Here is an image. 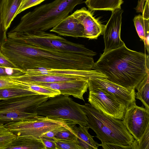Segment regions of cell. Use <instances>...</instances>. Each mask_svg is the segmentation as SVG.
Segmentation results:
<instances>
[{
	"label": "cell",
	"mask_w": 149,
	"mask_h": 149,
	"mask_svg": "<svg viewBox=\"0 0 149 149\" xmlns=\"http://www.w3.org/2000/svg\"><path fill=\"white\" fill-rule=\"evenodd\" d=\"M23 74V71L19 68H13L0 66V77L15 76Z\"/></svg>",
	"instance_id": "cell-32"
},
{
	"label": "cell",
	"mask_w": 149,
	"mask_h": 149,
	"mask_svg": "<svg viewBox=\"0 0 149 149\" xmlns=\"http://www.w3.org/2000/svg\"><path fill=\"white\" fill-rule=\"evenodd\" d=\"M7 37L26 44L42 48L58 49L93 57L95 52L84 45L70 41L55 34L45 31L8 33Z\"/></svg>",
	"instance_id": "cell-5"
},
{
	"label": "cell",
	"mask_w": 149,
	"mask_h": 149,
	"mask_svg": "<svg viewBox=\"0 0 149 149\" xmlns=\"http://www.w3.org/2000/svg\"><path fill=\"white\" fill-rule=\"evenodd\" d=\"M72 14L84 27L83 38L97 39L102 33L104 26L95 18L85 7L77 10Z\"/></svg>",
	"instance_id": "cell-14"
},
{
	"label": "cell",
	"mask_w": 149,
	"mask_h": 149,
	"mask_svg": "<svg viewBox=\"0 0 149 149\" xmlns=\"http://www.w3.org/2000/svg\"><path fill=\"white\" fill-rule=\"evenodd\" d=\"M4 54L23 71L38 68L89 70L95 63L92 56L37 47L12 39L6 44Z\"/></svg>",
	"instance_id": "cell-1"
},
{
	"label": "cell",
	"mask_w": 149,
	"mask_h": 149,
	"mask_svg": "<svg viewBox=\"0 0 149 149\" xmlns=\"http://www.w3.org/2000/svg\"><path fill=\"white\" fill-rule=\"evenodd\" d=\"M133 21L137 32L143 42L148 53L149 51V19L144 18L142 15L136 16Z\"/></svg>",
	"instance_id": "cell-21"
},
{
	"label": "cell",
	"mask_w": 149,
	"mask_h": 149,
	"mask_svg": "<svg viewBox=\"0 0 149 149\" xmlns=\"http://www.w3.org/2000/svg\"><path fill=\"white\" fill-rule=\"evenodd\" d=\"M149 0H138L137 5L134 8L137 13H141L143 17L149 19Z\"/></svg>",
	"instance_id": "cell-31"
},
{
	"label": "cell",
	"mask_w": 149,
	"mask_h": 149,
	"mask_svg": "<svg viewBox=\"0 0 149 149\" xmlns=\"http://www.w3.org/2000/svg\"><path fill=\"white\" fill-rule=\"evenodd\" d=\"M49 98L38 94L0 100V123L5 124L35 119L38 107Z\"/></svg>",
	"instance_id": "cell-7"
},
{
	"label": "cell",
	"mask_w": 149,
	"mask_h": 149,
	"mask_svg": "<svg viewBox=\"0 0 149 149\" xmlns=\"http://www.w3.org/2000/svg\"><path fill=\"white\" fill-rule=\"evenodd\" d=\"M82 25L72 14L60 22L50 30L60 36L74 38L83 37Z\"/></svg>",
	"instance_id": "cell-16"
},
{
	"label": "cell",
	"mask_w": 149,
	"mask_h": 149,
	"mask_svg": "<svg viewBox=\"0 0 149 149\" xmlns=\"http://www.w3.org/2000/svg\"><path fill=\"white\" fill-rule=\"evenodd\" d=\"M4 0H0V48L7 38V30L5 28L2 17V8Z\"/></svg>",
	"instance_id": "cell-33"
},
{
	"label": "cell",
	"mask_w": 149,
	"mask_h": 149,
	"mask_svg": "<svg viewBox=\"0 0 149 149\" xmlns=\"http://www.w3.org/2000/svg\"><path fill=\"white\" fill-rule=\"evenodd\" d=\"M122 121L134 139L138 141L149 125V110L134 104L125 109Z\"/></svg>",
	"instance_id": "cell-10"
},
{
	"label": "cell",
	"mask_w": 149,
	"mask_h": 149,
	"mask_svg": "<svg viewBox=\"0 0 149 149\" xmlns=\"http://www.w3.org/2000/svg\"><path fill=\"white\" fill-rule=\"evenodd\" d=\"M22 0H4L2 8V17L5 29L7 30L16 16L17 12Z\"/></svg>",
	"instance_id": "cell-19"
},
{
	"label": "cell",
	"mask_w": 149,
	"mask_h": 149,
	"mask_svg": "<svg viewBox=\"0 0 149 149\" xmlns=\"http://www.w3.org/2000/svg\"><path fill=\"white\" fill-rule=\"evenodd\" d=\"M45 149L41 139L16 136L7 149Z\"/></svg>",
	"instance_id": "cell-22"
},
{
	"label": "cell",
	"mask_w": 149,
	"mask_h": 149,
	"mask_svg": "<svg viewBox=\"0 0 149 149\" xmlns=\"http://www.w3.org/2000/svg\"><path fill=\"white\" fill-rule=\"evenodd\" d=\"M16 136L40 139L42 135L61 127L71 128L76 125L66 120L38 115L35 119L8 123L4 124Z\"/></svg>",
	"instance_id": "cell-8"
},
{
	"label": "cell",
	"mask_w": 149,
	"mask_h": 149,
	"mask_svg": "<svg viewBox=\"0 0 149 149\" xmlns=\"http://www.w3.org/2000/svg\"><path fill=\"white\" fill-rule=\"evenodd\" d=\"M40 139L44 145L45 149H56L54 139L43 137H41Z\"/></svg>",
	"instance_id": "cell-38"
},
{
	"label": "cell",
	"mask_w": 149,
	"mask_h": 149,
	"mask_svg": "<svg viewBox=\"0 0 149 149\" xmlns=\"http://www.w3.org/2000/svg\"><path fill=\"white\" fill-rule=\"evenodd\" d=\"M0 66L18 68L17 67L5 56L0 51Z\"/></svg>",
	"instance_id": "cell-37"
},
{
	"label": "cell",
	"mask_w": 149,
	"mask_h": 149,
	"mask_svg": "<svg viewBox=\"0 0 149 149\" xmlns=\"http://www.w3.org/2000/svg\"><path fill=\"white\" fill-rule=\"evenodd\" d=\"M132 149H149V125L139 140L132 144Z\"/></svg>",
	"instance_id": "cell-27"
},
{
	"label": "cell",
	"mask_w": 149,
	"mask_h": 149,
	"mask_svg": "<svg viewBox=\"0 0 149 149\" xmlns=\"http://www.w3.org/2000/svg\"><path fill=\"white\" fill-rule=\"evenodd\" d=\"M66 129L73 130L71 128H68L65 127H61L54 129L44 134L41 137L53 139L56 135L58 132Z\"/></svg>",
	"instance_id": "cell-36"
},
{
	"label": "cell",
	"mask_w": 149,
	"mask_h": 149,
	"mask_svg": "<svg viewBox=\"0 0 149 149\" xmlns=\"http://www.w3.org/2000/svg\"><path fill=\"white\" fill-rule=\"evenodd\" d=\"M98 88L105 90L122 104L125 109L136 103L134 89H129L111 82L105 78H91L88 88Z\"/></svg>",
	"instance_id": "cell-11"
},
{
	"label": "cell",
	"mask_w": 149,
	"mask_h": 149,
	"mask_svg": "<svg viewBox=\"0 0 149 149\" xmlns=\"http://www.w3.org/2000/svg\"><path fill=\"white\" fill-rule=\"evenodd\" d=\"M23 74L27 75H55L77 76L87 78H105L103 74L93 70H81L72 69H61L38 68L23 71Z\"/></svg>",
	"instance_id": "cell-15"
},
{
	"label": "cell",
	"mask_w": 149,
	"mask_h": 149,
	"mask_svg": "<svg viewBox=\"0 0 149 149\" xmlns=\"http://www.w3.org/2000/svg\"><path fill=\"white\" fill-rule=\"evenodd\" d=\"M37 115L71 122L87 127L88 117L80 105L69 97L61 94L49 97L37 110Z\"/></svg>",
	"instance_id": "cell-6"
},
{
	"label": "cell",
	"mask_w": 149,
	"mask_h": 149,
	"mask_svg": "<svg viewBox=\"0 0 149 149\" xmlns=\"http://www.w3.org/2000/svg\"><path fill=\"white\" fill-rule=\"evenodd\" d=\"M81 107L88 117L87 127L93 130L101 143L131 145L134 139L122 120L107 116L88 103Z\"/></svg>",
	"instance_id": "cell-4"
},
{
	"label": "cell",
	"mask_w": 149,
	"mask_h": 149,
	"mask_svg": "<svg viewBox=\"0 0 149 149\" xmlns=\"http://www.w3.org/2000/svg\"><path fill=\"white\" fill-rule=\"evenodd\" d=\"M88 102L91 106L104 114L122 120L124 106L105 90L98 88H88Z\"/></svg>",
	"instance_id": "cell-9"
},
{
	"label": "cell",
	"mask_w": 149,
	"mask_h": 149,
	"mask_svg": "<svg viewBox=\"0 0 149 149\" xmlns=\"http://www.w3.org/2000/svg\"><path fill=\"white\" fill-rule=\"evenodd\" d=\"M29 83L56 90L60 92L61 94L67 96L72 95L84 101L83 96L87 91L88 88V80L87 79L54 83L35 82Z\"/></svg>",
	"instance_id": "cell-13"
},
{
	"label": "cell",
	"mask_w": 149,
	"mask_h": 149,
	"mask_svg": "<svg viewBox=\"0 0 149 149\" xmlns=\"http://www.w3.org/2000/svg\"><path fill=\"white\" fill-rule=\"evenodd\" d=\"M123 12L121 8L112 11L109 19L104 26L102 33L105 45L104 53L125 44L120 36L122 15Z\"/></svg>",
	"instance_id": "cell-12"
},
{
	"label": "cell",
	"mask_w": 149,
	"mask_h": 149,
	"mask_svg": "<svg viewBox=\"0 0 149 149\" xmlns=\"http://www.w3.org/2000/svg\"><path fill=\"white\" fill-rule=\"evenodd\" d=\"M12 88H27L22 82L13 81L8 77H0V90Z\"/></svg>",
	"instance_id": "cell-29"
},
{
	"label": "cell",
	"mask_w": 149,
	"mask_h": 149,
	"mask_svg": "<svg viewBox=\"0 0 149 149\" xmlns=\"http://www.w3.org/2000/svg\"><path fill=\"white\" fill-rule=\"evenodd\" d=\"M88 8L91 10L112 11L121 8L123 0H86L84 2Z\"/></svg>",
	"instance_id": "cell-20"
},
{
	"label": "cell",
	"mask_w": 149,
	"mask_h": 149,
	"mask_svg": "<svg viewBox=\"0 0 149 149\" xmlns=\"http://www.w3.org/2000/svg\"><path fill=\"white\" fill-rule=\"evenodd\" d=\"M39 94L27 88H9L0 90V100Z\"/></svg>",
	"instance_id": "cell-24"
},
{
	"label": "cell",
	"mask_w": 149,
	"mask_h": 149,
	"mask_svg": "<svg viewBox=\"0 0 149 149\" xmlns=\"http://www.w3.org/2000/svg\"><path fill=\"white\" fill-rule=\"evenodd\" d=\"M72 128L77 136L79 144L82 149H97L100 146L93 140L94 136L88 133L89 128L81 125L77 127L75 125Z\"/></svg>",
	"instance_id": "cell-18"
},
{
	"label": "cell",
	"mask_w": 149,
	"mask_h": 149,
	"mask_svg": "<svg viewBox=\"0 0 149 149\" xmlns=\"http://www.w3.org/2000/svg\"><path fill=\"white\" fill-rule=\"evenodd\" d=\"M102 148L104 149H132V145H130L125 146L111 143H101L100 144Z\"/></svg>",
	"instance_id": "cell-35"
},
{
	"label": "cell",
	"mask_w": 149,
	"mask_h": 149,
	"mask_svg": "<svg viewBox=\"0 0 149 149\" xmlns=\"http://www.w3.org/2000/svg\"><path fill=\"white\" fill-rule=\"evenodd\" d=\"M56 149H82L77 142L54 138Z\"/></svg>",
	"instance_id": "cell-28"
},
{
	"label": "cell",
	"mask_w": 149,
	"mask_h": 149,
	"mask_svg": "<svg viewBox=\"0 0 149 149\" xmlns=\"http://www.w3.org/2000/svg\"><path fill=\"white\" fill-rule=\"evenodd\" d=\"M92 70L100 73L106 79L125 88L135 89L149 73V56L131 50L124 44L103 53Z\"/></svg>",
	"instance_id": "cell-2"
},
{
	"label": "cell",
	"mask_w": 149,
	"mask_h": 149,
	"mask_svg": "<svg viewBox=\"0 0 149 149\" xmlns=\"http://www.w3.org/2000/svg\"><path fill=\"white\" fill-rule=\"evenodd\" d=\"M16 137L4 124L0 123V149H7Z\"/></svg>",
	"instance_id": "cell-25"
},
{
	"label": "cell",
	"mask_w": 149,
	"mask_h": 149,
	"mask_svg": "<svg viewBox=\"0 0 149 149\" xmlns=\"http://www.w3.org/2000/svg\"><path fill=\"white\" fill-rule=\"evenodd\" d=\"M56 139L78 143L77 136L74 131L66 129L58 132L56 135Z\"/></svg>",
	"instance_id": "cell-30"
},
{
	"label": "cell",
	"mask_w": 149,
	"mask_h": 149,
	"mask_svg": "<svg viewBox=\"0 0 149 149\" xmlns=\"http://www.w3.org/2000/svg\"><path fill=\"white\" fill-rule=\"evenodd\" d=\"M22 82L24 83L26 87L29 89L39 94L48 96L49 97H52L61 94L60 92L56 90L42 87L29 83Z\"/></svg>",
	"instance_id": "cell-26"
},
{
	"label": "cell",
	"mask_w": 149,
	"mask_h": 149,
	"mask_svg": "<svg viewBox=\"0 0 149 149\" xmlns=\"http://www.w3.org/2000/svg\"><path fill=\"white\" fill-rule=\"evenodd\" d=\"M137 92L135 97L139 100L145 108L149 110V73L148 74L136 87Z\"/></svg>",
	"instance_id": "cell-23"
},
{
	"label": "cell",
	"mask_w": 149,
	"mask_h": 149,
	"mask_svg": "<svg viewBox=\"0 0 149 149\" xmlns=\"http://www.w3.org/2000/svg\"><path fill=\"white\" fill-rule=\"evenodd\" d=\"M83 0H55L35 8L23 15L12 29L13 32L46 31L68 16Z\"/></svg>",
	"instance_id": "cell-3"
},
{
	"label": "cell",
	"mask_w": 149,
	"mask_h": 149,
	"mask_svg": "<svg viewBox=\"0 0 149 149\" xmlns=\"http://www.w3.org/2000/svg\"><path fill=\"white\" fill-rule=\"evenodd\" d=\"M8 77L15 81L28 83H54L77 80H88L87 78L79 76L48 74L27 75L23 74Z\"/></svg>",
	"instance_id": "cell-17"
},
{
	"label": "cell",
	"mask_w": 149,
	"mask_h": 149,
	"mask_svg": "<svg viewBox=\"0 0 149 149\" xmlns=\"http://www.w3.org/2000/svg\"><path fill=\"white\" fill-rule=\"evenodd\" d=\"M45 0H22L16 16L24 10L38 5Z\"/></svg>",
	"instance_id": "cell-34"
}]
</instances>
